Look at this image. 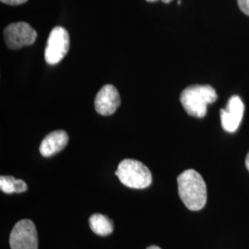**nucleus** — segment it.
Listing matches in <instances>:
<instances>
[{
	"label": "nucleus",
	"instance_id": "16",
	"mask_svg": "<svg viewBox=\"0 0 249 249\" xmlns=\"http://www.w3.org/2000/svg\"><path fill=\"white\" fill-rule=\"evenodd\" d=\"M147 249H160L159 247H156V246H151V247H149Z\"/></svg>",
	"mask_w": 249,
	"mask_h": 249
},
{
	"label": "nucleus",
	"instance_id": "3",
	"mask_svg": "<svg viewBox=\"0 0 249 249\" xmlns=\"http://www.w3.org/2000/svg\"><path fill=\"white\" fill-rule=\"evenodd\" d=\"M116 177L125 187L143 189L151 186L152 176L149 168L139 160L124 159L116 172Z\"/></svg>",
	"mask_w": 249,
	"mask_h": 249
},
{
	"label": "nucleus",
	"instance_id": "13",
	"mask_svg": "<svg viewBox=\"0 0 249 249\" xmlns=\"http://www.w3.org/2000/svg\"><path fill=\"white\" fill-rule=\"evenodd\" d=\"M237 3L241 11L249 16V0H237Z\"/></svg>",
	"mask_w": 249,
	"mask_h": 249
},
{
	"label": "nucleus",
	"instance_id": "1",
	"mask_svg": "<svg viewBox=\"0 0 249 249\" xmlns=\"http://www.w3.org/2000/svg\"><path fill=\"white\" fill-rule=\"evenodd\" d=\"M178 193L188 210L200 211L207 201L204 179L193 169L186 170L178 178Z\"/></svg>",
	"mask_w": 249,
	"mask_h": 249
},
{
	"label": "nucleus",
	"instance_id": "7",
	"mask_svg": "<svg viewBox=\"0 0 249 249\" xmlns=\"http://www.w3.org/2000/svg\"><path fill=\"white\" fill-rule=\"evenodd\" d=\"M245 112V106L240 97L233 95L229 99L227 107L220 111L223 129L229 133L235 132L241 124Z\"/></svg>",
	"mask_w": 249,
	"mask_h": 249
},
{
	"label": "nucleus",
	"instance_id": "4",
	"mask_svg": "<svg viewBox=\"0 0 249 249\" xmlns=\"http://www.w3.org/2000/svg\"><path fill=\"white\" fill-rule=\"evenodd\" d=\"M70 44L71 40L68 31L61 26L54 27L47 39L45 61L49 65L58 64L69 52Z\"/></svg>",
	"mask_w": 249,
	"mask_h": 249
},
{
	"label": "nucleus",
	"instance_id": "15",
	"mask_svg": "<svg viewBox=\"0 0 249 249\" xmlns=\"http://www.w3.org/2000/svg\"><path fill=\"white\" fill-rule=\"evenodd\" d=\"M246 165H247V168L249 171V152L247 155V158H246Z\"/></svg>",
	"mask_w": 249,
	"mask_h": 249
},
{
	"label": "nucleus",
	"instance_id": "5",
	"mask_svg": "<svg viewBox=\"0 0 249 249\" xmlns=\"http://www.w3.org/2000/svg\"><path fill=\"white\" fill-rule=\"evenodd\" d=\"M11 249H38V234L36 225L24 219L15 224L9 236Z\"/></svg>",
	"mask_w": 249,
	"mask_h": 249
},
{
	"label": "nucleus",
	"instance_id": "11",
	"mask_svg": "<svg viewBox=\"0 0 249 249\" xmlns=\"http://www.w3.org/2000/svg\"><path fill=\"white\" fill-rule=\"evenodd\" d=\"M15 183L16 178L13 177L2 176L0 178V188L6 194L15 193Z\"/></svg>",
	"mask_w": 249,
	"mask_h": 249
},
{
	"label": "nucleus",
	"instance_id": "9",
	"mask_svg": "<svg viewBox=\"0 0 249 249\" xmlns=\"http://www.w3.org/2000/svg\"><path fill=\"white\" fill-rule=\"evenodd\" d=\"M69 142V135L64 130H55L48 134L40 145V152L44 157H50L62 151Z\"/></svg>",
	"mask_w": 249,
	"mask_h": 249
},
{
	"label": "nucleus",
	"instance_id": "12",
	"mask_svg": "<svg viewBox=\"0 0 249 249\" xmlns=\"http://www.w3.org/2000/svg\"><path fill=\"white\" fill-rule=\"evenodd\" d=\"M28 189L27 184L21 179H16L15 183V193H22L25 192Z\"/></svg>",
	"mask_w": 249,
	"mask_h": 249
},
{
	"label": "nucleus",
	"instance_id": "18",
	"mask_svg": "<svg viewBox=\"0 0 249 249\" xmlns=\"http://www.w3.org/2000/svg\"><path fill=\"white\" fill-rule=\"evenodd\" d=\"M148 2H156V1H158V0H147Z\"/></svg>",
	"mask_w": 249,
	"mask_h": 249
},
{
	"label": "nucleus",
	"instance_id": "14",
	"mask_svg": "<svg viewBox=\"0 0 249 249\" xmlns=\"http://www.w3.org/2000/svg\"><path fill=\"white\" fill-rule=\"evenodd\" d=\"M28 0H1L2 3L11 5V6H17V5H21L25 3Z\"/></svg>",
	"mask_w": 249,
	"mask_h": 249
},
{
	"label": "nucleus",
	"instance_id": "2",
	"mask_svg": "<svg viewBox=\"0 0 249 249\" xmlns=\"http://www.w3.org/2000/svg\"><path fill=\"white\" fill-rule=\"evenodd\" d=\"M218 98L216 90L210 85H192L184 89L180 102L189 116L202 118L207 114V107Z\"/></svg>",
	"mask_w": 249,
	"mask_h": 249
},
{
	"label": "nucleus",
	"instance_id": "8",
	"mask_svg": "<svg viewBox=\"0 0 249 249\" xmlns=\"http://www.w3.org/2000/svg\"><path fill=\"white\" fill-rule=\"evenodd\" d=\"M121 104L119 92L112 84H107L100 89L94 100L96 112L102 116L113 115Z\"/></svg>",
	"mask_w": 249,
	"mask_h": 249
},
{
	"label": "nucleus",
	"instance_id": "6",
	"mask_svg": "<svg viewBox=\"0 0 249 249\" xmlns=\"http://www.w3.org/2000/svg\"><path fill=\"white\" fill-rule=\"evenodd\" d=\"M37 33L26 22H15L6 27L4 30V39L10 49H19L24 46L35 44Z\"/></svg>",
	"mask_w": 249,
	"mask_h": 249
},
{
	"label": "nucleus",
	"instance_id": "10",
	"mask_svg": "<svg viewBox=\"0 0 249 249\" xmlns=\"http://www.w3.org/2000/svg\"><path fill=\"white\" fill-rule=\"evenodd\" d=\"M89 223L91 231L101 236L109 235L114 231V223L106 215L93 214L90 216Z\"/></svg>",
	"mask_w": 249,
	"mask_h": 249
},
{
	"label": "nucleus",
	"instance_id": "17",
	"mask_svg": "<svg viewBox=\"0 0 249 249\" xmlns=\"http://www.w3.org/2000/svg\"><path fill=\"white\" fill-rule=\"evenodd\" d=\"M163 3H166V4H168V3H170L172 0H161Z\"/></svg>",
	"mask_w": 249,
	"mask_h": 249
}]
</instances>
